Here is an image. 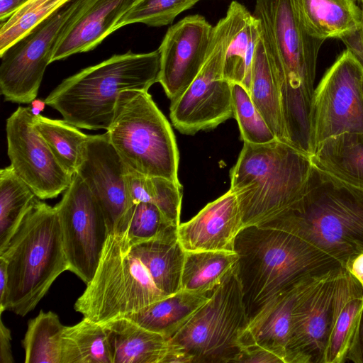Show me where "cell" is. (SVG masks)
<instances>
[{
    "mask_svg": "<svg viewBox=\"0 0 363 363\" xmlns=\"http://www.w3.org/2000/svg\"><path fill=\"white\" fill-rule=\"evenodd\" d=\"M184 255L177 237L132 243L125 233H109L95 274L74 310L101 323L179 291Z\"/></svg>",
    "mask_w": 363,
    "mask_h": 363,
    "instance_id": "1",
    "label": "cell"
},
{
    "mask_svg": "<svg viewBox=\"0 0 363 363\" xmlns=\"http://www.w3.org/2000/svg\"><path fill=\"white\" fill-rule=\"evenodd\" d=\"M253 15L259 19L271 48L290 143L312 155L314 82L324 40L308 33L297 0H256Z\"/></svg>",
    "mask_w": 363,
    "mask_h": 363,
    "instance_id": "2",
    "label": "cell"
},
{
    "mask_svg": "<svg viewBox=\"0 0 363 363\" xmlns=\"http://www.w3.org/2000/svg\"><path fill=\"white\" fill-rule=\"evenodd\" d=\"M260 226L293 233L345 267L363 253V190L313 164L298 198Z\"/></svg>",
    "mask_w": 363,
    "mask_h": 363,
    "instance_id": "3",
    "label": "cell"
},
{
    "mask_svg": "<svg viewBox=\"0 0 363 363\" xmlns=\"http://www.w3.org/2000/svg\"><path fill=\"white\" fill-rule=\"evenodd\" d=\"M236 272L249 320L270 299L299 282L342 267L300 237L279 229L253 225L238 235Z\"/></svg>",
    "mask_w": 363,
    "mask_h": 363,
    "instance_id": "4",
    "label": "cell"
},
{
    "mask_svg": "<svg viewBox=\"0 0 363 363\" xmlns=\"http://www.w3.org/2000/svg\"><path fill=\"white\" fill-rule=\"evenodd\" d=\"M160 68L158 50L113 55L65 79L45 102L79 128L107 130L121 93L148 91L158 81Z\"/></svg>",
    "mask_w": 363,
    "mask_h": 363,
    "instance_id": "5",
    "label": "cell"
},
{
    "mask_svg": "<svg viewBox=\"0 0 363 363\" xmlns=\"http://www.w3.org/2000/svg\"><path fill=\"white\" fill-rule=\"evenodd\" d=\"M0 257L6 261L8 272L0 313L8 310L25 316L69 270L55 207L35 197Z\"/></svg>",
    "mask_w": 363,
    "mask_h": 363,
    "instance_id": "6",
    "label": "cell"
},
{
    "mask_svg": "<svg viewBox=\"0 0 363 363\" xmlns=\"http://www.w3.org/2000/svg\"><path fill=\"white\" fill-rule=\"evenodd\" d=\"M312 166L311 155L289 143L244 142L230 172V189L237 197L244 228L262 225L289 206Z\"/></svg>",
    "mask_w": 363,
    "mask_h": 363,
    "instance_id": "7",
    "label": "cell"
},
{
    "mask_svg": "<svg viewBox=\"0 0 363 363\" xmlns=\"http://www.w3.org/2000/svg\"><path fill=\"white\" fill-rule=\"evenodd\" d=\"M249 321L236 266L189 320L168 339L162 363L237 362Z\"/></svg>",
    "mask_w": 363,
    "mask_h": 363,
    "instance_id": "8",
    "label": "cell"
},
{
    "mask_svg": "<svg viewBox=\"0 0 363 363\" xmlns=\"http://www.w3.org/2000/svg\"><path fill=\"white\" fill-rule=\"evenodd\" d=\"M106 132L130 169L149 177H163L181 184L174 132L147 91H122Z\"/></svg>",
    "mask_w": 363,
    "mask_h": 363,
    "instance_id": "9",
    "label": "cell"
},
{
    "mask_svg": "<svg viewBox=\"0 0 363 363\" xmlns=\"http://www.w3.org/2000/svg\"><path fill=\"white\" fill-rule=\"evenodd\" d=\"M230 36L231 17L226 11L213 26L206 59L200 72L190 85L171 101V121L182 134L194 135L212 129L233 117L232 83L223 74Z\"/></svg>",
    "mask_w": 363,
    "mask_h": 363,
    "instance_id": "10",
    "label": "cell"
},
{
    "mask_svg": "<svg viewBox=\"0 0 363 363\" xmlns=\"http://www.w3.org/2000/svg\"><path fill=\"white\" fill-rule=\"evenodd\" d=\"M87 0H71L0 54V91L4 101L35 99L55 46Z\"/></svg>",
    "mask_w": 363,
    "mask_h": 363,
    "instance_id": "11",
    "label": "cell"
},
{
    "mask_svg": "<svg viewBox=\"0 0 363 363\" xmlns=\"http://www.w3.org/2000/svg\"><path fill=\"white\" fill-rule=\"evenodd\" d=\"M362 79V66L347 50L326 71L312 103L313 153L328 138L344 133H363Z\"/></svg>",
    "mask_w": 363,
    "mask_h": 363,
    "instance_id": "12",
    "label": "cell"
},
{
    "mask_svg": "<svg viewBox=\"0 0 363 363\" xmlns=\"http://www.w3.org/2000/svg\"><path fill=\"white\" fill-rule=\"evenodd\" d=\"M54 207L69 270L87 284L95 274L110 233L103 210L77 173Z\"/></svg>",
    "mask_w": 363,
    "mask_h": 363,
    "instance_id": "13",
    "label": "cell"
},
{
    "mask_svg": "<svg viewBox=\"0 0 363 363\" xmlns=\"http://www.w3.org/2000/svg\"><path fill=\"white\" fill-rule=\"evenodd\" d=\"M30 106H18L7 118V153L16 174L35 196L57 197L69 186L73 175L60 164L34 125Z\"/></svg>",
    "mask_w": 363,
    "mask_h": 363,
    "instance_id": "14",
    "label": "cell"
},
{
    "mask_svg": "<svg viewBox=\"0 0 363 363\" xmlns=\"http://www.w3.org/2000/svg\"><path fill=\"white\" fill-rule=\"evenodd\" d=\"M123 162L107 133L89 135L83 160L77 173L86 183L105 215L110 233H123L133 208Z\"/></svg>",
    "mask_w": 363,
    "mask_h": 363,
    "instance_id": "15",
    "label": "cell"
},
{
    "mask_svg": "<svg viewBox=\"0 0 363 363\" xmlns=\"http://www.w3.org/2000/svg\"><path fill=\"white\" fill-rule=\"evenodd\" d=\"M340 267L313 276L305 284L293 311L286 363L324 362Z\"/></svg>",
    "mask_w": 363,
    "mask_h": 363,
    "instance_id": "16",
    "label": "cell"
},
{
    "mask_svg": "<svg viewBox=\"0 0 363 363\" xmlns=\"http://www.w3.org/2000/svg\"><path fill=\"white\" fill-rule=\"evenodd\" d=\"M213 26L201 15L187 16L170 26L157 49L160 55L158 81L174 100L196 78L208 54Z\"/></svg>",
    "mask_w": 363,
    "mask_h": 363,
    "instance_id": "17",
    "label": "cell"
},
{
    "mask_svg": "<svg viewBox=\"0 0 363 363\" xmlns=\"http://www.w3.org/2000/svg\"><path fill=\"white\" fill-rule=\"evenodd\" d=\"M243 228L237 197L229 189L191 220L180 223L177 238L184 252H233L235 239Z\"/></svg>",
    "mask_w": 363,
    "mask_h": 363,
    "instance_id": "18",
    "label": "cell"
},
{
    "mask_svg": "<svg viewBox=\"0 0 363 363\" xmlns=\"http://www.w3.org/2000/svg\"><path fill=\"white\" fill-rule=\"evenodd\" d=\"M137 0H87L60 38L51 62L94 49Z\"/></svg>",
    "mask_w": 363,
    "mask_h": 363,
    "instance_id": "19",
    "label": "cell"
},
{
    "mask_svg": "<svg viewBox=\"0 0 363 363\" xmlns=\"http://www.w3.org/2000/svg\"><path fill=\"white\" fill-rule=\"evenodd\" d=\"M363 311V288L345 267L337 271L324 363L344 361L352 349Z\"/></svg>",
    "mask_w": 363,
    "mask_h": 363,
    "instance_id": "20",
    "label": "cell"
},
{
    "mask_svg": "<svg viewBox=\"0 0 363 363\" xmlns=\"http://www.w3.org/2000/svg\"><path fill=\"white\" fill-rule=\"evenodd\" d=\"M310 278L276 295L251 318L240 337V347L256 344L272 351L283 363H286L293 311Z\"/></svg>",
    "mask_w": 363,
    "mask_h": 363,
    "instance_id": "21",
    "label": "cell"
},
{
    "mask_svg": "<svg viewBox=\"0 0 363 363\" xmlns=\"http://www.w3.org/2000/svg\"><path fill=\"white\" fill-rule=\"evenodd\" d=\"M250 96L277 140L291 145L277 69L262 25L252 63Z\"/></svg>",
    "mask_w": 363,
    "mask_h": 363,
    "instance_id": "22",
    "label": "cell"
},
{
    "mask_svg": "<svg viewBox=\"0 0 363 363\" xmlns=\"http://www.w3.org/2000/svg\"><path fill=\"white\" fill-rule=\"evenodd\" d=\"M227 11L231 17V36L226 48L223 74L230 83L242 85L250 94L255 49L261 23L240 3L233 1Z\"/></svg>",
    "mask_w": 363,
    "mask_h": 363,
    "instance_id": "23",
    "label": "cell"
},
{
    "mask_svg": "<svg viewBox=\"0 0 363 363\" xmlns=\"http://www.w3.org/2000/svg\"><path fill=\"white\" fill-rule=\"evenodd\" d=\"M106 330L112 363H162L168 340L135 322L120 317L101 323Z\"/></svg>",
    "mask_w": 363,
    "mask_h": 363,
    "instance_id": "24",
    "label": "cell"
},
{
    "mask_svg": "<svg viewBox=\"0 0 363 363\" xmlns=\"http://www.w3.org/2000/svg\"><path fill=\"white\" fill-rule=\"evenodd\" d=\"M308 33L323 40L340 39L362 27V9L354 0H297Z\"/></svg>",
    "mask_w": 363,
    "mask_h": 363,
    "instance_id": "25",
    "label": "cell"
},
{
    "mask_svg": "<svg viewBox=\"0 0 363 363\" xmlns=\"http://www.w3.org/2000/svg\"><path fill=\"white\" fill-rule=\"evenodd\" d=\"M211 294L181 289L136 313L123 317L168 340L189 320Z\"/></svg>",
    "mask_w": 363,
    "mask_h": 363,
    "instance_id": "26",
    "label": "cell"
},
{
    "mask_svg": "<svg viewBox=\"0 0 363 363\" xmlns=\"http://www.w3.org/2000/svg\"><path fill=\"white\" fill-rule=\"evenodd\" d=\"M314 165L363 190V133H344L326 139L311 155Z\"/></svg>",
    "mask_w": 363,
    "mask_h": 363,
    "instance_id": "27",
    "label": "cell"
},
{
    "mask_svg": "<svg viewBox=\"0 0 363 363\" xmlns=\"http://www.w3.org/2000/svg\"><path fill=\"white\" fill-rule=\"evenodd\" d=\"M238 261L235 252H185L181 289L211 294L235 269Z\"/></svg>",
    "mask_w": 363,
    "mask_h": 363,
    "instance_id": "28",
    "label": "cell"
},
{
    "mask_svg": "<svg viewBox=\"0 0 363 363\" xmlns=\"http://www.w3.org/2000/svg\"><path fill=\"white\" fill-rule=\"evenodd\" d=\"M61 363H112L104 325L83 318L76 325L66 326Z\"/></svg>",
    "mask_w": 363,
    "mask_h": 363,
    "instance_id": "29",
    "label": "cell"
},
{
    "mask_svg": "<svg viewBox=\"0 0 363 363\" xmlns=\"http://www.w3.org/2000/svg\"><path fill=\"white\" fill-rule=\"evenodd\" d=\"M34 125L62 167L72 175L76 174L84 156L89 135L64 119H51L40 114L34 116Z\"/></svg>",
    "mask_w": 363,
    "mask_h": 363,
    "instance_id": "30",
    "label": "cell"
},
{
    "mask_svg": "<svg viewBox=\"0 0 363 363\" xmlns=\"http://www.w3.org/2000/svg\"><path fill=\"white\" fill-rule=\"evenodd\" d=\"M37 197L9 166L0 171V255Z\"/></svg>",
    "mask_w": 363,
    "mask_h": 363,
    "instance_id": "31",
    "label": "cell"
},
{
    "mask_svg": "<svg viewBox=\"0 0 363 363\" xmlns=\"http://www.w3.org/2000/svg\"><path fill=\"white\" fill-rule=\"evenodd\" d=\"M52 312L40 311L28 323L22 341L26 363H61L62 335L65 329Z\"/></svg>",
    "mask_w": 363,
    "mask_h": 363,
    "instance_id": "32",
    "label": "cell"
},
{
    "mask_svg": "<svg viewBox=\"0 0 363 363\" xmlns=\"http://www.w3.org/2000/svg\"><path fill=\"white\" fill-rule=\"evenodd\" d=\"M233 117L236 119L244 142L262 145L277 140L249 92L240 84H232Z\"/></svg>",
    "mask_w": 363,
    "mask_h": 363,
    "instance_id": "33",
    "label": "cell"
},
{
    "mask_svg": "<svg viewBox=\"0 0 363 363\" xmlns=\"http://www.w3.org/2000/svg\"><path fill=\"white\" fill-rule=\"evenodd\" d=\"M200 0H137L120 19L115 30L133 23L152 27L170 24L183 11Z\"/></svg>",
    "mask_w": 363,
    "mask_h": 363,
    "instance_id": "34",
    "label": "cell"
},
{
    "mask_svg": "<svg viewBox=\"0 0 363 363\" xmlns=\"http://www.w3.org/2000/svg\"><path fill=\"white\" fill-rule=\"evenodd\" d=\"M179 225L174 223L151 203L135 205L125 231L123 233L132 243L154 239L177 237Z\"/></svg>",
    "mask_w": 363,
    "mask_h": 363,
    "instance_id": "35",
    "label": "cell"
},
{
    "mask_svg": "<svg viewBox=\"0 0 363 363\" xmlns=\"http://www.w3.org/2000/svg\"><path fill=\"white\" fill-rule=\"evenodd\" d=\"M71 0H46L0 24V54Z\"/></svg>",
    "mask_w": 363,
    "mask_h": 363,
    "instance_id": "36",
    "label": "cell"
},
{
    "mask_svg": "<svg viewBox=\"0 0 363 363\" xmlns=\"http://www.w3.org/2000/svg\"><path fill=\"white\" fill-rule=\"evenodd\" d=\"M125 179L128 195L133 205L139 203H151L152 177L143 175L128 167Z\"/></svg>",
    "mask_w": 363,
    "mask_h": 363,
    "instance_id": "37",
    "label": "cell"
},
{
    "mask_svg": "<svg viewBox=\"0 0 363 363\" xmlns=\"http://www.w3.org/2000/svg\"><path fill=\"white\" fill-rule=\"evenodd\" d=\"M237 362L283 363L281 359L276 354L256 344L242 346Z\"/></svg>",
    "mask_w": 363,
    "mask_h": 363,
    "instance_id": "38",
    "label": "cell"
},
{
    "mask_svg": "<svg viewBox=\"0 0 363 363\" xmlns=\"http://www.w3.org/2000/svg\"><path fill=\"white\" fill-rule=\"evenodd\" d=\"M353 57L363 67V34L362 27L354 30L340 39Z\"/></svg>",
    "mask_w": 363,
    "mask_h": 363,
    "instance_id": "39",
    "label": "cell"
},
{
    "mask_svg": "<svg viewBox=\"0 0 363 363\" xmlns=\"http://www.w3.org/2000/svg\"><path fill=\"white\" fill-rule=\"evenodd\" d=\"M11 330L0 320V362L13 363Z\"/></svg>",
    "mask_w": 363,
    "mask_h": 363,
    "instance_id": "40",
    "label": "cell"
},
{
    "mask_svg": "<svg viewBox=\"0 0 363 363\" xmlns=\"http://www.w3.org/2000/svg\"><path fill=\"white\" fill-rule=\"evenodd\" d=\"M29 0H0V24L8 21Z\"/></svg>",
    "mask_w": 363,
    "mask_h": 363,
    "instance_id": "41",
    "label": "cell"
},
{
    "mask_svg": "<svg viewBox=\"0 0 363 363\" xmlns=\"http://www.w3.org/2000/svg\"><path fill=\"white\" fill-rule=\"evenodd\" d=\"M345 267L363 288V253L352 259Z\"/></svg>",
    "mask_w": 363,
    "mask_h": 363,
    "instance_id": "42",
    "label": "cell"
},
{
    "mask_svg": "<svg viewBox=\"0 0 363 363\" xmlns=\"http://www.w3.org/2000/svg\"><path fill=\"white\" fill-rule=\"evenodd\" d=\"M8 285V272L6 261L0 257V304L4 300Z\"/></svg>",
    "mask_w": 363,
    "mask_h": 363,
    "instance_id": "43",
    "label": "cell"
},
{
    "mask_svg": "<svg viewBox=\"0 0 363 363\" xmlns=\"http://www.w3.org/2000/svg\"><path fill=\"white\" fill-rule=\"evenodd\" d=\"M355 349L356 354L359 358V362H363V311L359 325L356 340L352 349Z\"/></svg>",
    "mask_w": 363,
    "mask_h": 363,
    "instance_id": "44",
    "label": "cell"
},
{
    "mask_svg": "<svg viewBox=\"0 0 363 363\" xmlns=\"http://www.w3.org/2000/svg\"><path fill=\"white\" fill-rule=\"evenodd\" d=\"M46 0H29L22 6L12 16H18L24 12L38 6Z\"/></svg>",
    "mask_w": 363,
    "mask_h": 363,
    "instance_id": "45",
    "label": "cell"
},
{
    "mask_svg": "<svg viewBox=\"0 0 363 363\" xmlns=\"http://www.w3.org/2000/svg\"><path fill=\"white\" fill-rule=\"evenodd\" d=\"M31 103L32 105L30 108L34 115H39L40 113L43 111L45 106L46 105L45 100L42 101L34 99Z\"/></svg>",
    "mask_w": 363,
    "mask_h": 363,
    "instance_id": "46",
    "label": "cell"
},
{
    "mask_svg": "<svg viewBox=\"0 0 363 363\" xmlns=\"http://www.w3.org/2000/svg\"><path fill=\"white\" fill-rule=\"evenodd\" d=\"M362 30L363 34V9H362Z\"/></svg>",
    "mask_w": 363,
    "mask_h": 363,
    "instance_id": "47",
    "label": "cell"
},
{
    "mask_svg": "<svg viewBox=\"0 0 363 363\" xmlns=\"http://www.w3.org/2000/svg\"><path fill=\"white\" fill-rule=\"evenodd\" d=\"M362 96H363V79H362Z\"/></svg>",
    "mask_w": 363,
    "mask_h": 363,
    "instance_id": "48",
    "label": "cell"
},
{
    "mask_svg": "<svg viewBox=\"0 0 363 363\" xmlns=\"http://www.w3.org/2000/svg\"><path fill=\"white\" fill-rule=\"evenodd\" d=\"M354 1H359L363 3V0H354Z\"/></svg>",
    "mask_w": 363,
    "mask_h": 363,
    "instance_id": "49",
    "label": "cell"
}]
</instances>
